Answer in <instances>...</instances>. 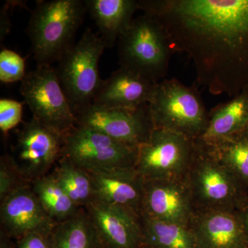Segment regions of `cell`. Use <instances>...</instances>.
<instances>
[{
	"label": "cell",
	"mask_w": 248,
	"mask_h": 248,
	"mask_svg": "<svg viewBox=\"0 0 248 248\" xmlns=\"http://www.w3.org/2000/svg\"><path fill=\"white\" fill-rule=\"evenodd\" d=\"M95 200L133 209L141 215L144 179L135 169H118L89 172Z\"/></svg>",
	"instance_id": "17"
},
{
	"label": "cell",
	"mask_w": 248,
	"mask_h": 248,
	"mask_svg": "<svg viewBox=\"0 0 248 248\" xmlns=\"http://www.w3.org/2000/svg\"><path fill=\"white\" fill-rule=\"evenodd\" d=\"M169 32L155 17L143 14L134 18L119 39L120 67L158 84L169 71L175 53Z\"/></svg>",
	"instance_id": "4"
},
{
	"label": "cell",
	"mask_w": 248,
	"mask_h": 248,
	"mask_svg": "<svg viewBox=\"0 0 248 248\" xmlns=\"http://www.w3.org/2000/svg\"><path fill=\"white\" fill-rule=\"evenodd\" d=\"M17 248H53V233H27L17 239Z\"/></svg>",
	"instance_id": "28"
},
{
	"label": "cell",
	"mask_w": 248,
	"mask_h": 248,
	"mask_svg": "<svg viewBox=\"0 0 248 248\" xmlns=\"http://www.w3.org/2000/svg\"><path fill=\"white\" fill-rule=\"evenodd\" d=\"M190 227L198 248H248L237 211L196 212Z\"/></svg>",
	"instance_id": "16"
},
{
	"label": "cell",
	"mask_w": 248,
	"mask_h": 248,
	"mask_svg": "<svg viewBox=\"0 0 248 248\" xmlns=\"http://www.w3.org/2000/svg\"><path fill=\"white\" fill-rule=\"evenodd\" d=\"M139 9L164 26L211 94L248 91V0H141Z\"/></svg>",
	"instance_id": "1"
},
{
	"label": "cell",
	"mask_w": 248,
	"mask_h": 248,
	"mask_svg": "<svg viewBox=\"0 0 248 248\" xmlns=\"http://www.w3.org/2000/svg\"><path fill=\"white\" fill-rule=\"evenodd\" d=\"M86 11L81 0L37 1L27 29L37 67L52 66L74 45Z\"/></svg>",
	"instance_id": "2"
},
{
	"label": "cell",
	"mask_w": 248,
	"mask_h": 248,
	"mask_svg": "<svg viewBox=\"0 0 248 248\" xmlns=\"http://www.w3.org/2000/svg\"><path fill=\"white\" fill-rule=\"evenodd\" d=\"M156 84L120 67L103 80L92 105L105 109L136 110L148 104Z\"/></svg>",
	"instance_id": "15"
},
{
	"label": "cell",
	"mask_w": 248,
	"mask_h": 248,
	"mask_svg": "<svg viewBox=\"0 0 248 248\" xmlns=\"http://www.w3.org/2000/svg\"><path fill=\"white\" fill-rule=\"evenodd\" d=\"M143 246L148 248H198L190 226L141 215Z\"/></svg>",
	"instance_id": "20"
},
{
	"label": "cell",
	"mask_w": 248,
	"mask_h": 248,
	"mask_svg": "<svg viewBox=\"0 0 248 248\" xmlns=\"http://www.w3.org/2000/svg\"><path fill=\"white\" fill-rule=\"evenodd\" d=\"M195 149V140L165 129L155 128L139 146L135 170L144 180L184 179Z\"/></svg>",
	"instance_id": "9"
},
{
	"label": "cell",
	"mask_w": 248,
	"mask_h": 248,
	"mask_svg": "<svg viewBox=\"0 0 248 248\" xmlns=\"http://www.w3.org/2000/svg\"><path fill=\"white\" fill-rule=\"evenodd\" d=\"M11 239L13 238L1 230L0 231V248H16V246Z\"/></svg>",
	"instance_id": "30"
},
{
	"label": "cell",
	"mask_w": 248,
	"mask_h": 248,
	"mask_svg": "<svg viewBox=\"0 0 248 248\" xmlns=\"http://www.w3.org/2000/svg\"><path fill=\"white\" fill-rule=\"evenodd\" d=\"M207 145L248 191V127L229 138Z\"/></svg>",
	"instance_id": "23"
},
{
	"label": "cell",
	"mask_w": 248,
	"mask_h": 248,
	"mask_svg": "<svg viewBox=\"0 0 248 248\" xmlns=\"http://www.w3.org/2000/svg\"><path fill=\"white\" fill-rule=\"evenodd\" d=\"M85 4L108 48L128 29L139 10L136 0H86Z\"/></svg>",
	"instance_id": "18"
},
{
	"label": "cell",
	"mask_w": 248,
	"mask_h": 248,
	"mask_svg": "<svg viewBox=\"0 0 248 248\" xmlns=\"http://www.w3.org/2000/svg\"><path fill=\"white\" fill-rule=\"evenodd\" d=\"M155 128L165 129L197 140L203 135L208 112L200 93L177 79L156 84L148 103Z\"/></svg>",
	"instance_id": "6"
},
{
	"label": "cell",
	"mask_w": 248,
	"mask_h": 248,
	"mask_svg": "<svg viewBox=\"0 0 248 248\" xmlns=\"http://www.w3.org/2000/svg\"><path fill=\"white\" fill-rule=\"evenodd\" d=\"M237 212L244 226L248 245V197L243 206Z\"/></svg>",
	"instance_id": "29"
},
{
	"label": "cell",
	"mask_w": 248,
	"mask_h": 248,
	"mask_svg": "<svg viewBox=\"0 0 248 248\" xmlns=\"http://www.w3.org/2000/svg\"><path fill=\"white\" fill-rule=\"evenodd\" d=\"M195 214L192 195L184 179L144 180L141 215L190 226Z\"/></svg>",
	"instance_id": "12"
},
{
	"label": "cell",
	"mask_w": 248,
	"mask_h": 248,
	"mask_svg": "<svg viewBox=\"0 0 248 248\" xmlns=\"http://www.w3.org/2000/svg\"><path fill=\"white\" fill-rule=\"evenodd\" d=\"M108 46L90 29L59 60L56 69L67 99L76 115L92 105L103 80L99 62Z\"/></svg>",
	"instance_id": "5"
},
{
	"label": "cell",
	"mask_w": 248,
	"mask_h": 248,
	"mask_svg": "<svg viewBox=\"0 0 248 248\" xmlns=\"http://www.w3.org/2000/svg\"><path fill=\"white\" fill-rule=\"evenodd\" d=\"M248 127V91H244L208 112L206 130L198 140L206 144H213Z\"/></svg>",
	"instance_id": "19"
},
{
	"label": "cell",
	"mask_w": 248,
	"mask_h": 248,
	"mask_svg": "<svg viewBox=\"0 0 248 248\" xmlns=\"http://www.w3.org/2000/svg\"><path fill=\"white\" fill-rule=\"evenodd\" d=\"M23 105L14 99L0 100V129L5 135L22 122Z\"/></svg>",
	"instance_id": "27"
},
{
	"label": "cell",
	"mask_w": 248,
	"mask_h": 248,
	"mask_svg": "<svg viewBox=\"0 0 248 248\" xmlns=\"http://www.w3.org/2000/svg\"><path fill=\"white\" fill-rule=\"evenodd\" d=\"M63 135L32 118L17 135L13 156L23 175L32 182L46 175L62 156Z\"/></svg>",
	"instance_id": "10"
},
{
	"label": "cell",
	"mask_w": 248,
	"mask_h": 248,
	"mask_svg": "<svg viewBox=\"0 0 248 248\" xmlns=\"http://www.w3.org/2000/svg\"><path fill=\"white\" fill-rule=\"evenodd\" d=\"M97 230L103 248H141V215L133 209L93 201L84 208Z\"/></svg>",
	"instance_id": "13"
},
{
	"label": "cell",
	"mask_w": 248,
	"mask_h": 248,
	"mask_svg": "<svg viewBox=\"0 0 248 248\" xmlns=\"http://www.w3.org/2000/svg\"><path fill=\"white\" fill-rule=\"evenodd\" d=\"M76 125L138 147L149 140L155 129L148 104L136 110L105 109L91 105L77 114Z\"/></svg>",
	"instance_id": "11"
},
{
	"label": "cell",
	"mask_w": 248,
	"mask_h": 248,
	"mask_svg": "<svg viewBox=\"0 0 248 248\" xmlns=\"http://www.w3.org/2000/svg\"><path fill=\"white\" fill-rule=\"evenodd\" d=\"M141 248H148L145 247V246H142Z\"/></svg>",
	"instance_id": "31"
},
{
	"label": "cell",
	"mask_w": 248,
	"mask_h": 248,
	"mask_svg": "<svg viewBox=\"0 0 248 248\" xmlns=\"http://www.w3.org/2000/svg\"><path fill=\"white\" fill-rule=\"evenodd\" d=\"M53 238V248H103L97 230L84 208L58 223Z\"/></svg>",
	"instance_id": "21"
},
{
	"label": "cell",
	"mask_w": 248,
	"mask_h": 248,
	"mask_svg": "<svg viewBox=\"0 0 248 248\" xmlns=\"http://www.w3.org/2000/svg\"><path fill=\"white\" fill-rule=\"evenodd\" d=\"M138 152V146L85 127L76 125L63 135L62 156L89 172L135 169Z\"/></svg>",
	"instance_id": "7"
},
{
	"label": "cell",
	"mask_w": 248,
	"mask_h": 248,
	"mask_svg": "<svg viewBox=\"0 0 248 248\" xmlns=\"http://www.w3.org/2000/svg\"><path fill=\"white\" fill-rule=\"evenodd\" d=\"M31 187L49 216L57 223L69 219L82 209L68 197L53 173L35 179L31 182Z\"/></svg>",
	"instance_id": "22"
},
{
	"label": "cell",
	"mask_w": 248,
	"mask_h": 248,
	"mask_svg": "<svg viewBox=\"0 0 248 248\" xmlns=\"http://www.w3.org/2000/svg\"><path fill=\"white\" fill-rule=\"evenodd\" d=\"M20 93L32 118L64 135L76 125V117L53 66L37 67L22 80Z\"/></svg>",
	"instance_id": "8"
},
{
	"label": "cell",
	"mask_w": 248,
	"mask_h": 248,
	"mask_svg": "<svg viewBox=\"0 0 248 248\" xmlns=\"http://www.w3.org/2000/svg\"><path fill=\"white\" fill-rule=\"evenodd\" d=\"M25 60L21 55L9 49L0 52V81L4 84L22 81L25 78Z\"/></svg>",
	"instance_id": "26"
},
{
	"label": "cell",
	"mask_w": 248,
	"mask_h": 248,
	"mask_svg": "<svg viewBox=\"0 0 248 248\" xmlns=\"http://www.w3.org/2000/svg\"><path fill=\"white\" fill-rule=\"evenodd\" d=\"M1 230L19 239L32 232L53 233L58 223L44 208L31 186L15 191L1 202Z\"/></svg>",
	"instance_id": "14"
},
{
	"label": "cell",
	"mask_w": 248,
	"mask_h": 248,
	"mask_svg": "<svg viewBox=\"0 0 248 248\" xmlns=\"http://www.w3.org/2000/svg\"><path fill=\"white\" fill-rule=\"evenodd\" d=\"M53 172L68 197L79 208H85L95 200L91 174L62 156Z\"/></svg>",
	"instance_id": "24"
},
{
	"label": "cell",
	"mask_w": 248,
	"mask_h": 248,
	"mask_svg": "<svg viewBox=\"0 0 248 248\" xmlns=\"http://www.w3.org/2000/svg\"><path fill=\"white\" fill-rule=\"evenodd\" d=\"M185 182L196 212L238 211L248 197L246 187L198 139Z\"/></svg>",
	"instance_id": "3"
},
{
	"label": "cell",
	"mask_w": 248,
	"mask_h": 248,
	"mask_svg": "<svg viewBox=\"0 0 248 248\" xmlns=\"http://www.w3.org/2000/svg\"><path fill=\"white\" fill-rule=\"evenodd\" d=\"M29 186L31 182L18 169L13 156L3 155L0 159V202L15 191Z\"/></svg>",
	"instance_id": "25"
}]
</instances>
